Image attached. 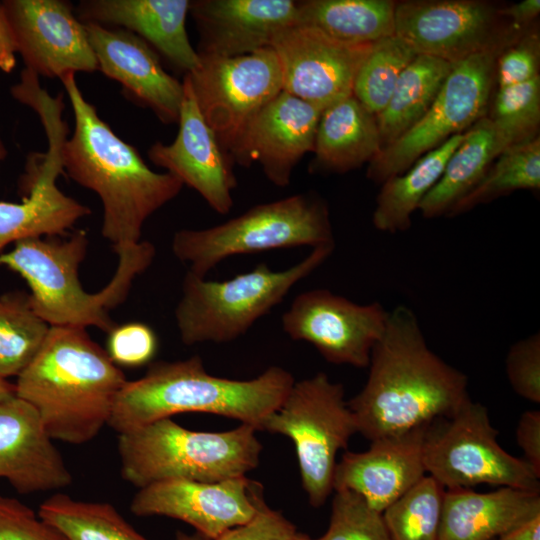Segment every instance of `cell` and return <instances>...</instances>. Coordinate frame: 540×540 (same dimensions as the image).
<instances>
[{
	"label": "cell",
	"instance_id": "b9f144b4",
	"mask_svg": "<svg viewBox=\"0 0 540 540\" xmlns=\"http://www.w3.org/2000/svg\"><path fill=\"white\" fill-rule=\"evenodd\" d=\"M0 540L67 539L30 507L0 495Z\"/></svg>",
	"mask_w": 540,
	"mask_h": 540
},
{
	"label": "cell",
	"instance_id": "3957f363",
	"mask_svg": "<svg viewBox=\"0 0 540 540\" xmlns=\"http://www.w3.org/2000/svg\"><path fill=\"white\" fill-rule=\"evenodd\" d=\"M127 379L85 328L51 326L15 394L38 413L52 440L83 444L108 424Z\"/></svg>",
	"mask_w": 540,
	"mask_h": 540
},
{
	"label": "cell",
	"instance_id": "e0dca14e",
	"mask_svg": "<svg viewBox=\"0 0 540 540\" xmlns=\"http://www.w3.org/2000/svg\"><path fill=\"white\" fill-rule=\"evenodd\" d=\"M262 488L246 476L218 482L164 480L140 488L130 510L136 516H165L216 540L249 522L263 502Z\"/></svg>",
	"mask_w": 540,
	"mask_h": 540
},
{
	"label": "cell",
	"instance_id": "7bdbcfd3",
	"mask_svg": "<svg viewBox=\"0 0 540 540\" xmlns=\"http://www.w3.org/2000/svg\"><path fill=\"white\" fill-rule=\"evenodd\" d=\"M295 526L279 511L263 501L255 516L246 524L232 528L216 540H291Z\"/></svg>",
	"mask_w": 540,
	"mask_h": 540
},
{
	"label": "cell",
	"instance_id": "83f0119b",
	"mask_svg": "<svg viewBox=\"0 0 540 540\" xmlns=\"http://www.w3.org/2000/svg\"><path fill=\"white\" fill-rule=\"evenodd\" d=\"M508 146L485 115L467 131L450 156L436 185L422 200L419 210L425 218L448 214L483 177L494 160Z\"/></svg>",
	"mask_w": 540,
	"mask_h": 540
},
{
	"label": "cell",
	"instance_id": "d6986e66",
	"mask_svg": "<svg viewBox=\"0 0 540 540\" xmlns=\"http://www.w3.org/2000/svg\"><path fill=\"white\" fill-rule=\"evenodd\" d=\"M183 89L177 136L171 144L154 143L149 159L194 189L214 211L227 214L237 184L233 162L206 122L186 76Z\"/></svg>",
	"mask_w": 540,
	"mask_h": 540
},
{
	"label": "cell",
	"instance_id": "d6a6232c",
	"mask_svg": "<svg viewBox=\"0 0 540 540\" xmlns=\"http://www.w3.org/2000/svg\"><path fill=\"white\" fill-rule=\"evenodd\" d=\"M540 188V139L536 138L504 150L480 181L448 212L456 216L516 190Z\"/></svg>",
	"mask_w": 540,
	"mask_h": 540
},
{
	"label": "cell",
	"instance_id": "44dd1931",
	"mask_svg": "<svg viewBox=\"0 0 540 540\" xmlns=\"http://www.w3.org/2000/svg\"><path fill=\"white\" fill-rule=\"evenodd\" d=\"M83 23L97 70L120 83L128 98L151 109L163 123H178L183 82L164 70L158 53L130 31Z\"/></svg>",
	"mask_w": 540,
	"mask_h": 540
},
{
	"label": "cell",
	"instance_id": "5bb4252c",
	"mask_svg": "<svg viewBox=\"0 0 540 540\" xmlns=\"http://www.w3.org/2000/svg\"><path fill=\"white\" fill-rule=\"evenodd\" d=\"M479 0L396 2L394 34L417 55L455 64L474 54L516 40L522 29Z\"/></svg>",
	"mask_w": 540,
	"mask_h": 540
},
{
	"label": "cell",
	"instance_id": "7c38bea8",
	"mask_svg": "<svg viewBox=\"0 0 540 540\" xmlns=\"http://www.w3.org/2000/svg\"><path fill=\"white\" fill-rule=\"evenodd\" d=\"M63 109L60 98H45L35 106L48 149L28 158L20 181L22 201H0V254L6 246L21 240L61 236L91 213L87 206L64 194L56 183L64 173L63 146L68 133Z\"/></svg>",
	"mask_w": 540,
	"mask_h": 540
},
{
	"label": "cell",
	"instance_id": "9c48e42d",
	"mask_svg": "<svg viewBox=\"0 0 540 540\" xmlns=\"http://www.w3.org/2000/svg\"><path fill=\"white\" fill-rule=\"evenodd\" d=\"M262 431L292 440L309 503L322 506L333 491L336 456L358 433L343 385L323 372L294 382Z\"/></svg>",
	"mask_w": 540,
	"mask_h": 540
},
{
	"label": "cell",
	"instance_id": "5b68a950",
	"mask_svg": "<svg viewBox=\"0 0 540 540\" xmlns=\"http://www.w3.org/2000/svg\"><path fill=\"white\" fill-rule=\"evenodd\" d=\"M88 244L84 230L74 231L67 239H25L0 254V265L26 281L32 308L48 325L96 327L109 333L115 327L110 311L125 300L156 251L152 243L142 240L115 250L118 264L111 280L100 291L89 293L79 279Z\"/></svg>",
	"mask_w": 540,
	"mask_h": 540
},
{
	"label": "cell",
	"instance_id": "8992f818",
	"mask_svg": "<svg viewBox=\"0 0 540 540\" xmlns=\"http://www.w3.org/2000/svg\"><path fill=\"white\" fill-rule=\"evenodd\" d=\"M246 424L224 432L186 429L165 418L118 435L120 471L138 489L164 480L218 482L256 468L262 445Z\"/></svg>",
	"mask_w": 540,
	"mask_h": 540
},
{
	"label": "cell",
	"instance_id": "ab89813d",
	"mask_svg": "<svg viewBox=\"0 0 540 540\" xmlns=\"http://www.w3.org/2000/svg\"><path fill=\"white\" fill-rule=\"evenodd\" d=\"M506 374L512 389L522 398L540 402V334L515 342L509 349Z\"/></svg>",
	"mask_w": 540,
	"mask_h": 540
},
{
	"label": "cell",
	"instance_id": "4fadbf2b",
	"mask_svg": "<svg viewBox=\"0 0 540 540\" xmlns=\"http://www.w3.org/2000/svg\"><path fill=\"white\" fill-rule=\"evenodd\" d=\"M199 58L198 67L185 76L228 154L251 119L283 91L279 62L271 47L241 56L199 54Z\"/></svg>",
	"mask_w": 540,
	"mask_h": 540
},
{
	"label": "cell",
	"instance_id": "f1b7e54d",
	"mask_svg": "<svg viewBox=\"0 0 540 540\" xmlns=\"http://www.w3.org/2000/svg\"><path fill=\"white\" fill-rule=\"evenodd\" d=\"M464 135L465 132L452 136L421 156L404 173L382 183L372 217L377 230L397 233L410 228L412 214L441 178L450 156Z\"/></svg>",
	"mask_w": 540,
	"mask_h": 540
},
{
	"label": "cell",
	"instance_id": "f35d334b",
	"mask_svg": "<svg viewBox=\"0 0 540 540\" xmlns=\"http://www.w3.org/2000/svg\"><path fill=\"white\" fill-rule=\"evenodd\" d=\"M540 40L536 29H526L506 46L496 61L495 85L504 88L539 76Z\"/></svg>",
	"mask_w": 540,
	"mask_h": 540
},
{
	"label": "cell",
	"instance_id": "816d5d0a",
	"mask_svg": "<svg viewBox=\"0 0 540 540\" xmlns=\"http://www.w3.org/2000/svg\"><path fill=\"white\" fill-rule=\"evenodd\" d=\"M291 540H314V539H311L306 534L296 532Z\"/></svg>",
	"mask_w": 540,
	"mask_h": 540
},
{
	"label": "cell",
	"instance_id": "2e32d148",
	"mask_svg": "<svg viewBox=\"0 0 540 540\" xmlns=\"http://www.w3.org/2000/svg\"><path fill=\"white\" fill-rule=\"evenodd\" d=\"M372 45L342 42L295 24L278 32L270 47L279 62L283 91L324 110L352 95Z\"/></svg>",
	"mask_w": 540,
	"mask_h": 540
},
{
	"label": "cell",
	"instance_id": "ee69618b",
	"mask_svg": "<svg viewBox=\"0 0 540 540\" xmlns=\"http://www.w3.org/2000/svg\"><path fill=\"white\" fill-rule=\"evenodd\" d=\"M516 440L524 453V460L540 477V411L524 412L516 428Z\"/></svg>",
	"mask_w": 540,
	"mask_h": 540
},
{
	"label": "cell",
	"instance_id": "9a60e30c",
	"mask_svg": "<svg viewBox=\"0 0 540 540\" xmlns=\"http://www.w3.org/2000/svg\"><path fill=\"white\" fill-rule=\"evenodd\" d=\"M387 318L379 302L361 305L313 289L295 297L282 316V328L291 339L312 344L330 363L365 368Z\"/></svg>",
	"mask_w": 540,
	"mask_h": 540
},
{
	"label": "cell",
	"instance_id": "4316f807",
	"mask_svg": "<svg viewBox=\"0 0 540 540\" xmlns=\"http://www.w3.org/2000/svg\"><path fill=\"white\" fill-rule=\"evenodd\" d=\"M381 150L376 116L352 94L322 111L310 169L345 173L369 163Z\"/></svg>",
	"mask_w": 540,
	"mask_h": 540
},
{
	"label": "cell",
	"instance_id": "ba28073f",
	"mask_svg": "<svg viewBox=\"0 0 540 540\" xmlns=\"http://www.w3.org/2000/svg\"><path fill=\"white\" fill-rule=\"evenodd\" d=\"M335 244L326 204L310 193L263 203L222 224L181 229L172 252L203 276L227 257L271 249Z\"/></svg>",
	"mask_w": 540,
	"mask_h": 540
},
{
	"label": "cell",
	"instance_id": "1f68e13d",
	"mask_svg": "<svg viewBox=\"0 0 540 540\" xmlns=\"http://www.w3.org/2000/svg\"><path fill=\"white\" fill-rule=\"evenodd\" d=\"M37 513L67 540H149L107 502L58 493L44 500Z\"/></svg>",
	"mask_w": 540,
	"mask_h": 540
},
{
	"label": "cell",
	"instance_id": "cb8c5ba5",
	"mask_svg": "<svg viewBox=\"0 0 540 540\" xmlns=\"http://www.w3.org/2000/svg\"><path fill=\"white\" fill-rule=\"evenodd\" d=\"M0 478L21 494L59 490L72 483L38 413L16 395L0 401Z\"/></svg>",
	"mask_w": 540,
	"mask_h": 540
},
{
	"label": "cell",
	"instance_id": "681fc988",
	"mask_svg": "<svg viewBox=\"0 0 540 540\" xmlns=\"http://www.w3.org/2000/svg\"><path fill=\"white\" fill-rule=\"evenodd\" d=\"M175 540H208V539L200 536L199 534L189 535L187 533L179 531L177 532L175 536Z\"/></svg>",
	"mask_w": 540,
	"mask_h": 540
},
{
	"label": "cell",
	"instance_id": "d4e9b609",
	"mask_svg": "<svg viewBox=\"0 0 540 540\" xmlns=\"http://www.w3.org/2000/svg\"><path fill=\"white\" fill-rule=\"evenodd\" d=\"M188 0H85L77 6L82 22L119 27L146 41L187 73L199 65L186 31Z\"/></svg>",
	"mask_w": 540,
	"mask_h": 540
},
{
	"label": "cell",
	"instance_id": "836d02e7",
	"mask_svg": "<svg viewBox=\"0 0 540 540\" xmlns=\"http://www.w3.org/2000/svg\"><path fill=\"white\" fill-rule=\"evenodd\" d=\"M33 310L28 293L0 296V377L18 376L33 360L50 329Z\"/></svg>",
	"mask_w": 540,
	"mask_h": 540
},
{
	"label": "cell",
	"instance_id": "7402d4cb",
	"mask_svg": "<svg viewBox=\"0 0 540 540\" xmlns=\"http://www.w3.org/2000/svg\"><path fill=\"white\" fill-rule=\"evenodd\" d=\"M426 428L373 440L364 452H345L336 463L333 491H353L382 513L426 475Z\"/></svg>",
	"mask_w": 540,
	"mask_h": 540
},
{
	"label": "cell",
	"instance_id": "603a6c76",
	"mask_svg": "<svg viewBox=\"0 0 540 540\" xmlns=\"http://www.w3.org/2000/svg\"><path fill=\"white\" fill-rule=\"evenodd\" d=\"M200 36L199 54L234 57L270 47L297 22L293 0H196L190 9Z\"/></svg>",
	"mask_w": 540,
	"mask_h": 540
},
{
	"label": "cell",
	"instance_id": "60d3db41",
	"mask_svg": "<svg viewBox=\"0 0 540 540\" xmlns=\"http://www.w3.org/2000/svg\"><path fill=\"white\" fill-rule=\"evenodd\" d=\"M158 341L152 328L129 322L108 333L107 353L117 366L140 367L148 364L157 352Z\"/></svg>",
	"mask_w": 540,
	"mask_h": 540
},
{
	"label": "cell",
	"instance_id": "bcb514c9",
	"mask_svg": "<svg viewBox=\"0 0 540 540\" xmlns=\"http://www.w3.org/2000/svg\"><path fill=\"white\" fill-rule=\"evenodd\" d=\"M17 47L14 35L0 1V70L9 73L16 66Z\"/></svg>",
	"mask_w": 540,
	"mask_h": 540
},
{
	"label": "cell",
	"instance_id": "f907efd6",
	"mask_svg": "<svg viewBox=\"0 0 540 540\" xmlns=\"http://www.w3.org/2000/svg\"><path fill=\"white\" fill-rule=\"evenodd\" d=\"M6 156H7V149L2 138L0 137V162L4 160Z\"/></svg>",
	"mask_w": 540,
	"mask_h": 540
},
{
	"label": "cell",
	"instance_id": "ffe728a7",
	"mask_svg": "<svg viewBox=\"0 0 540 540\" xmlns=\"http://www.w3.org/2000/svg\"><path fill=\"white\" fill-rule=\"evenodd\" d=\"M322 111L282 91L245 126L228 155L242 166L259 163L270 182L285 187L298 162L313 152Z\"/></svg>",
	"mask_w": 540,
	"mask_h": 540
},
{
	"label": "cell",
	"instance_id": "8fae6325",
	"mask_svg": "<svg viewBox=\"0 0 540 540\" xmlns=\"http://www.w3.org/2000/svg\"><path fill=\"white\" fill-rule=\"evenodd\" d=\"M512 42L497 45L453 64L427 113L369 162L367 177L382 184L404 173L421 156L452 136L467 131L485 116L496 86L497 58Z\"/></svg>",
	"mask_w": 540,
	"mask_h": 540
},
{
	"label": "cell",
	"instance_id": "4dcf8cb0",
	"mask_svg": "<svg viewBox=\"0 0 540 540\" xmlns=\"http://www.w3.org/2000/svg\"><path fill=\"white\" fill-rule=\"evenodd\" d=\"M453 64L417 55L401 73L385 108L376 115L382 149L410 130L427 113Z\"/></svg>",
	"mask_w": 540,
	"mask_h": 540
},
{
	"label": "cell",
	"instance_id": "74e56055",
	"mask_svg": "<svg viewBox=\"0 0 540 540\" xmlns=\"http://www.w3.org/2000/svg\"><path fill=\"white\" fill-rule=\"evenodd\" d=\"M334 492L328 529L317 540H391L382 513L353 491Z\"/></svg>",
	"mask_w": 540,
	"mask_h": 540
},
{
	"label": "cell",
	"instance_id": "8d00e7d4",
	"mask_svg": "<svg viewBox=\"0 0 540 540\" xmlns=\"http://www.w3.org/2000/svg\"><path fill=\"white\" fill-rule=\"evenodd\" d=\"M487 116L509 147L536 138L540 124V77L498 88Z\"/></svg>",
	"mask_w": 540,
	"mask_h": 540
},
{
	"label": "cell",
	"instance_id": "ac0fdd59",
	"mask_svg": "<svg viewBox=\"0 0 540 540\" xmlns=\"http://www.w3.org/2000/svg\"><path fill=\"white\" fill-rule=\"evenodd\" d=\"M25 68L38 76L61 79L69 73L93 72L97 61L85 24L70 2L1 1Z\"/></svg>",
	"mask_w": 540,
	"mask_h": 540
},
{
	"label": "cell",
	"instance_id": "c3c4849f",
	"mask_svg": "<svg viewBox=\"0 0 540 540\" xmlns=\"http://www.w3.org/2000/svg\"><path fill=\"white\" fill-rule=\"evenodd\" d=\"M15 385L0 377V401L15 396Z\"/></svg>",
	"mask_w": 540,
	"mask_h": 540
},
{
	"label": "cell",
	"instance_id": "d590c367",
	"mask_svg": "<svg viewBox=\"0 0 540 540\" xmlns=\"http://www.w3.org/2000/svg\"><path fill=\"white\" fill-rule=\"evenodd\" d=\"M444 488L430 475L382 512L391 540H438Z\"/></svg>",
	"mask_w": 540,
	"mask_h": 540
},
{
	"label": "cell",
	"instance_id": "f546056e",
	"mask_svg": "<svg viewBox=\"0 0 540 540\" xmlns=\"http://www.w3.org/2000/svg\"><path fill=\"white\" fill-rule=\"evenodd\" d=\"M396 1H297L296 25L320 30L342 42L372 44L394 34Z\"/></svg>",
	"mask_w": 540,
	"mask_h": 540
},
{
	"label": "cell",
	"instance_id": "277c9868",
	"mask_svg": "<svg viewBox=\"0 0 540 540\" xmlns=\"http://www.w3.org/2000/svg\"><path fill=\"white\" fill-rule=\"evenodd\" d=\"M295 380L271 366L250 380L208 373L199 356L151 364L118 393L108 426L123 434L178 413L202 412L239 420L262 431L265 419L283 402Z\"/></svg>",
	"mask_w": 540,
	"mask_h": 540
},
{
	"label": "cell",
	"instance_id": "52a82bcc",
	"mask_svg": "<svg viewBox=\"0 0 540 540\" xmlns=\"http://www.w3.org/2000/svg\"><path fill=\"white\" fill-rule=\"evenodd\" d=\"M335 244L313 248L295 265L274 271L261 263L225 281H212L188 271L175 320L182 342H231L279 304L295 284L316 270Z\"/></svg>",
	"mask_w": 540,
	"mask_h": 540
},
{
	"label": "cell",
	"instance_id": "f6af8a7d",
	"mask_svg": "<svg viewBox=\"0 0 540 540\" xmlns=\"http://www.w3.org/2000/svg\"><path fill=\"white\" fill-rule=\"evenodd\" d=\"M540 13L539 0H523L521 2L499 7L498 14L511 21L514 25L526 29Z\"/></svg>",
	"mask_w": 540,
	"mask_h": 540
},
{
	"label": "cell",
	"instance_id": "6da1fadb",
	"mask_svg": "<svg viewBox=\"0 0 540 540\" xmlns=\"http://www.w3.org/2000/svg\"><path fill=\"white\" fill-rule=\"evenodd\" d=\"M362 390L347 401L358 433L370 441L402 435L451 416L467 400V376L428 346L414 312H388Z\"/></svg>",
	"mask_w": 540,
	"mask_h": 540
},
{
	"label": "cell",
	"instance_id": "484cf974",
	"mask_svg": "<svg viewBox=\"0 0 540 540\" xmlns=\"http://www.w3.org/2000/svg\"><path fill=\"white\" fill-rule=\"evenodd\" d=\"M540 514V492L445 489L438 540H492Z\"/></svg>",
	"mask_w": 540,
	"mask_h": 540
},
{
	"label": "cell",
	"instance_id": "7dc6e473",
	"mask_svg": "<svg viewBox=\"0 0 540 540\" xmlns=\"http://www.w3.org/2000/svg\"><path fill=\"white\" fill-rule=\"evenodd\" d=\"M496 540H540V514L513 527Z\"/></svg>",
	"mask_w": 540,
	"mask_h": 540
},
{
	"label": "cell",
	"instance_id": "30bf717a",
	"mask_svg": "<svg viewBox=\"0 0 540 540\" xmlns=\"http://www.w3.org/2000/svg\"><path fill=\"white\" fill-rule=\"evenodd\" d=\"M487 408L471 399L430 423L423 440L426 473L444 489L491 484L540 492V477L498 442Z\"/></svg>",
	"mask_w": 540,
	"mask_h": 540
},
{
	"label": "cell",
	"instance_id": "e575fe53",
	"mask_svg": "<svg viewBox=\"0 0 540 540\" xmlns=\"http://www.w3.org/2000/svg\"><path fill=\"white\" fill-rule=\"evenodd\" d=\"M416 52L395 34L374 42L353 84V96L372 114L387 105L396 83Z\"/></svg>",
	"mask_w": 540,
	"mask_h": 540
},
{
	"label": "cell",
	"instance_id": "7a4b0ae2",
	"mask_svg": "<svg viewBox=\"0 0 540 540\" xmlns=\"http://www.w3.org/2000/svg\"><path fill=\"white\" fill-rule=\"evenodd\" d=\"M60 80L75 124L63 146L64 172L100 198L101 232L114 251L137 244L146 220L174 199L183 183L169 172L151 170L136 148L114 133L84 98L75 73Z\"/></svg>",
	"mask_w": 540,
	"mask_h": 540
}]
</instances>
